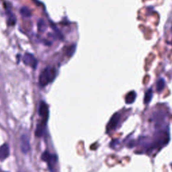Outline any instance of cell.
I'll return each instance as SVG.
<instances>
[{"label":"cell","instance_id":"1","mask_svg":"<svg viewBox=\"0 0 172 172\" xmlns=\"http://www.w3.org/2000/svg\"><path fill=\"white\" fill-rule=\"evenodd\" d=\"M56 75L55 69L52 67H46L42 71L38 79V83L41 87H45L49 83L52 82Z\"/></svg>","mask_w":172,"mask_h":172},{"label":"cell","instance_id":"2","mask_svg":"<svg viewBox=\"0 0 172 172\" xmlns=\"http://www.w3.org/2000/svg\"><path fill=\"white\" fill-rule=\"evenodd\" d=\"M23 62L25 65L30 66L32 68L35 69L38 65V61L34 57L33 55L30 53H25L22 58Z\"/></svg>","mask_w":172,"mask_h":172},{"label":"cell","instance_id":"3","mask_svg":"<svg viewBox=\"0 0 172 172\" xmlns=\"http://www.w3.org/2000/svg\"><path fill=\"white\" fill-rule=\"evenodd\" d=\"M20 148L22 152L24 153H27L30 151V141H29L28 136L26 134L22 135L20 137Z\"/></svg>","mask_w":172,"mask_h":172},{"label":"cell","instance_id":"4","mask_svg":"<svg viewBox=\"0 0 172 172\" xmlns=\"http://www.w3.org/2000/svg\"><path fill=\"white\" fill-rule=\"evenodd\" d=\"M120 118V115L119 114V113H116V114H114V115H113L111 119H110L108 124L107 125V127H106L107 132H108L110 131H112V130H114L115 128H116L117 124H119V122Z\"/></svg>","mask_w":172,"mask_h":172},{"label":"cell","instance_id":"5","mask_svg":"<svg viewBox=\"0 0 172 172\" xmlns=\"http://www.w3.org/2000/svg\"><path fill=\"white\" fill-rule=\"evenodd\" d=\"M39 114L43 118L44 123H46L48 117V106L44 102H42L39 106Z\"/></svg>","mask_w":172,"mask_h":172},{"label":"cell","instance_id":"6","mask_svg":"<svg viewBox=\"0 0 172 172\" xmlns=\"http://www.w3.org/2000/svg\"><path fill=\"white\" fill-rule=\"evenodd\" d=\"M9 155V148L8 144H4L0 147V161H4Z\"/></svg>","mask_w":172,"mask_h":172},{"label":"cell","instance_id":"7","mask_svg":"<svg viewBox=\"0 0 172 172\" xmlns=\"http://www.w3.org/2000/svg\"><path fill=\"white\" fill-rule=\"evenodd\" d=\"M136 98V93L134 92H131L126 95V103L127 104H131L134 101Z\"/></svg>","mask_w":172,"mask_h":172},{"label":"cell","instance_id":"8","mask_svg":"<svg viewBox=\"0 0 172 172\" xmlns=\"http://www.w3.org/2000/svg\"><path fill=\"white\" fill-rule=\"evenodd\" d=\"M20 14L24 18H29L30 17L32 14H31V11L27 7H22L20 9Z\"/></svg>","mask_w":172,"mask_h":172},{"label":"cell","instance_id":"9","mask_svg":"<svg viewBox=\"0 0 172 172\" xmlns=\"http://www.w3.org/2000/svg\"><path fill=\"white\" fill-rule=\"evenodd\" d=\"M45 123H42L40 124H38L36 128L35 134L37 137H41L43 134L44 131H45Z\"/></svg>","mask_w":172,"mask_h":172},{"label":"cell","instance_id":"10","mask_svg":"<svg viewBox=\"0 0 172 172\" xmlns=\"http://www.w3.org/2000/svg\"><path fill=\"white\" fill-rule=\"evenodd\" d=\"M46 25L45 22L43 20V19L39 20V21L38 22V30L39 32H41V33H43L46 30Z\"/></svg>","mask_w":172,"mask_h":172},{"label":"cell","instance_id":"11","mask_svg":"<svg viewBox=\"0 0 172 172\" xmlns=\"http://www.w3.org/2000/svg\"><path fill=\"white\" fill-rule=\"evenodd\" d=\"M152 96H153V92H152L151 90H149L147 91V92L145 93V99H144V102L145 104H147L150 101H151Z\"/></svg>","mask_w":172,"mask_h":172},{"label":"cell","instance_id":"12","mask_svg":"<svg viewBox=\"0 0 172 172\" xmlns=\"http://www.w3.org/2000/svg\"><path fill=\"white\" fill-rule=\"evenodd\" d=\"M164 87H165V81L161 79H159L158 81V82L157 83V91L159 92H161V91L163 90Z\"/></svg>","mask_w":172,"mask_h":172},{"label":"cell","instance_id":"13","mask_svg":"<svg viewBox=\"0 0 172 172\" xmlns=\"http://www.w3.org/2000/svg\"><path fill=\"white\" fill-rule=\"evenodd\" d=\"M0 172H6V171H2L1 169H0Z\"/></svg>","mask_w":172,"mask_h":172},{"label":"cell","instance_id":"14","mask_svg":"<svg viewBox=\"0 0 172 172\" xmlns=\"http://www.w3.org/2000/svg\"><path fill=\"white\" fill-rule=\"evenodd\" d=\"M20 172H24V171H20Z\"/></svg>","mask_w":172,"mask_h":172}]
</instances>
